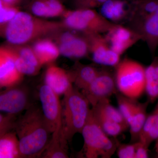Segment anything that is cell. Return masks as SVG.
<instances>
[{
	"instance_id": "cell-33",
	"label": "cell",
	"mask_w": 158,
	"mask_h": 158,
	"mask_svg": "<svg viewBox=\"0 0 158 158\" xmlns=\"http://www.w3.org/2000/svg\"><path fill=\"white\" fill-rule=\"evenodd\" d=\"M135 143V158H147L148 155V147L141 141H137Z\"/></svg>"
},
{
	"instance_id": "cell-22",
	"label": "cell",
	"mask_w": 158,
	"mask_h": 158,
	"mask_svg": "<svg viewBox=\"0 0 158 158\" xmlns=\"http://www.w3.org/2000/svg\"><path fill=\"white\" fill-rule=\"evenodd\" d=\"M149 102L140 103L135 100L132 119L129 126L131 141L132 143L138 141L139 135L147 117V109Z\"/></svg>"
},
{
	"instance_id": "cell-27",
	"label": "cell",
	"mask_w": 158,
	"mask_h": 158,
	"mask_svg": "<svg viewBox=\"0 0 158 158\" xmlns=\"http://www.w3.org/2000/svg\"><path fill=\"white\" fill-rule=\"evenodd\" d=\"M91 109L97 113L101 114L106 118H109L118 123L129 125L120 113L119 110L113 106L110 102L109 99L103 100L98 103Z\"/></svg>"
},
{
	"instance_id": "cell-36",
	"label": "cell",
	"mask_w": 158,
	"mask_h": 158,
	"mask_svg": "<svg viewBox=\"0 0 158 158\" xmlns=\"http://www.w3.org/2000/svg\"><path fill=\"white\" fill-rule=\"evenodd\" d=\"M59 1H61V2H62V3L64 2H65L66 0H59Z\"/></svg>"
},
{
	"instance_id": "cell-34",
	"label": "cell",
	"mask_w": 158,
	"mask_h": 158,
	"mask_svg": "<svg viewBox=\"0 0 158 158\" xmlns=\"http://www.w3.org/2000/svg\"><path fill=\"white\" fill-rule=\"evenodd\" d=\"M3 3L7 6H15L22 0H2Z\"/></svg>"
},
{
	"instance_id": "cell-19",
	"label": "cell",
	"mask_w": 158,
	"mask_h": 158,
	"mask_svg": "<svg viewBox=\"0 0 158 158\" xmlns=\"http://www.w3.org/2000/svg\"><path fill=\"white\" fill-rule=\"evenodd\" d=\"M30 10L39 18H52L62 16L67 9L59 0H31Z\"/></svg>"
},
{
	"instance_id": "cell-29",
	"label": "cell",
	"mask_w": 158,
	"mask_h": 158,
	"mask_svg": "<svg viewBox=\"0 0 158 158\" xmlns=\"http://www.w3.org/2000/svg\"><path fill=\"white\" fill-rule=\"evenodd\" d=\"M107 0H66L73 9L99 8Z\"/></svg>"
},
{
	"instance_id": "cell-35",
	"label": "cell",
	"mask_w": 158,
	"mask_h": 158,
	"mask_svg": "<svg viewBox=\"0 0 158 158\" xmlns=\"http://www.w3.org/2000/svg\"><path fill=\"white\" fill-rule=\"evenodd\" d=\"M155 151L157 157L158 158V138L156 140Z\"/></svg>"
},
{
	"instance_id": "cell-17",
	"label": "cell",
	"mask_w": 158,
	"mask_h": 158,
	"mask_svg": "<svg viewBox=\"0 0 158 158\" xmlns=\"http://www.w3.org/2000/svg\"><path fill=\"white\" fill-rule=\"evenodd\" d=\"M135 32L145 43L152 55L158 47V5L155 11L142 23Z\"/></svg>"
},
{
	"instance_id": "cell-1",
	"label": "cell",
	"mask_w": 158,
	"mask_h": 158,
	"mask_svg": "<svg viewBox=\"0 0 158 158\" xmlns=\"http://www.w3.org/2000/svg\"><path fill=\"white\" fill-rule=\"evenodd\" d=\"M21 158L41 157L50 140L52 133L41 108L32 104L15 124Z\"/></svg>"
},
{
	"instance_id": "cell-7",
	"label": "cell",
	"mask_w": 158,
	"mask_h": 158,
	"mask_svg": "<svg viewBox=\"0 0 158 158\" xmlns=\"http://www.w3.org/2000/svg\"><path fill=\"white\" fill-rule=\"evenodd\" d=\"M28 88L21 84L0 88V113L17 116L32 105Z\"/></svg>"
},
{
	"instance_id": "cell-15",
	"label": "cell",
	"mask_w": 158,
	"mask_h": 158,
	"mask_svg": "<svg viewBox=\"0 0 158 158\" xmlns=\"http://www.w3.org/2000/svg\"><path fill=\"white\" fill-rule=\"evenodd\" d=\"M44 84L58 95H63L73 86L69 71L53 65H49L44 74Z\"/></svg>"
},
{
	"instance_id": "cell-26",
	"label": "cell",
	"mask_w": 158,
	"mask_h": 158,
	"mask_svg": "<svg viewBox=\"0 0 158 158\" xmlns=\"http://www.w3.org/2000/svg\"><path fill=\"white\" fill-rule=\"evenodd\" d=\"M91 111L99 126L109 137L116 138L129 128L125 125L118 123L106 118L94 112L92 109H91Z\"/></svg>"
},
{
	"instance_id": "cell-25",
	"label": "cell",
	"mask_w": 158,
	"mask_h": 158,
	"mask_svg": "<svg viewBox=\"0 0 158 158\" xmlns=\"http://www.w3.org/2000/svg\"><path fill=\"white\" fill-rule=\"evenodd\" d=\"M146 85L145 91L148 101L154 102L158 99V57L145 68Z\"/></svg>"
},
{
	"instance_id": "cell-2",
	"label": "cell",
	"mask_w": 158,
	"mask_h": 158,
	"mask_svg": "<svg viewBox=\"0 0 158 158\" xmlns=\"http://www.w3.org/2000/svg\"><path fill=\"white\" fill-rule=\"evenodd\" d=\"M65 28L62 22L48 21L19 11L3 30L12 45H22L44 36L58 33Z\"/></svg>"
},
{
	"instance_id": "cell-18",
	"label": "cell",
	"mask_w": 158,
	"mask_h": 158,
	"mask_svg": "<svg viewBox=\"0 0 158 158\" xmlns=\"http://www.w3.org/2000/svg\"><path fill=\"white\" fill-rule=\"evenodd\" d=\"M68 141L65 138L62 123L52 133V136L41 157L44 158H67Z\"/></svg>"
},
{
	"instance_id": "cell-10",
	"label": "cell",
	"mask_w": 158,
	"mask_h": 158,
	"mask_svg": "<svg viewBox=\"0 0 158 158\" xmlns=\"http://www.w3.org/2000/svg\"><path fill=\"white\" fill-rule=\"evenodd\" d=\"M58 39L60 55L64 56L78 59L90 54L88 40L85 34L64 29L60 31Z\"/></svg>"
},
{
	"instance_id": "cell-23",
	"label": "cell",
	"mask_w": 158,
	"mask_h": 158,
	"mask_svg": "<svg viewBox=\"0 0 158 158\" xmlns=\"http://www.w3.org/2000/svg\"><path fill=\"white\" fill-rule=\"evenodd\" d=\"M0 158H21L18 138L14 130L0 136Z\"/></svg>"
},
{
	"instance_id": "cell-3",
	"label": "cell",
	"mask_w": 158,
	"mask_h": 158,
	"mask_svg": "<svg viewBox=\"0 0 158 158\" xmlns=\"http://www.w3.org/2000/svg\"><path fill=\"white\" fill-rule=\"evenodd\" d=\"M63 95L62 127L65 138L70 142L76 134L81 133L91 109L87 98L74 86Z\"/></svg>"
},
{
	"instance_id": "cell-31",
	"label": "cell",
	"mask_w": 158,
	"mask_h": 158,
	"mask_svg": "<svg viewBox=\"0 0 158 158\" xmlns=\"http://www.w3.org/2000/svg\"><path fill=\"white\" fill-rule=\"evenodd\" d=\"M17 116L0 113V136L14 130L15 124Z\"/></svg>"
},
{
	"instance_id": "cell-12",
	"label": "cell",
	"mask_w": 158,
	"mask_h": 158,
	"mask_svg": "<svg viewBox=\"0 0 158 158\" xmlns=\"http://www.w3.org/2000/svg\"><path fill=\"white\" fill-rule=\"evenodd\" d=\"M104 37L111 49L120 56L141 40L135 31L120 24H116Z\"/></svg>"
},
{
	"instance_id": "cell-8",
	"label": "cell",
	"mask_w": 158,
	"mask_h": 158,
	"mask_svg": "<svg viewBox=\"0 0 158 158\" xmlns=\"http://www.w3.org/2000/svg\"><path fill=\"white\" fill-rule=\"evenodd\" d=\"M114 74L106 69L99 70L98 74L87 88L81 90L91 107L101 101L109 99L117 93Z\"/></svg>"
},
{
	"instance_id": "cell-32",
	"label": "cell",
	"mask_w": 158,
	"mask_h": 158,
	"mask_svg": "<svg viewBox=\"0 0 158 158\" xmlns=\"http://www.w3.org/2000/svg\"><path fill=\"white\" fill-rule=\"evenodd\" d=\"M116 152L119 158H135V143L127 144L119 143Z\"/></svg>"
},
{
	"instance_id": "cell-5",
	"label": "cell",
	"mask_w": 158,
	"mask_h": 158,
	"mask_svg": "<svg viewBox=\"0 0 158 158\" xmlns=\"http://www.w3.org/2000/svg\"><path fill=\"white\" fill-rule=\"evenodd\" d=\"M84 138L83 153L86 158H110L116 152L119 142L108 136L99 126L90 109L81 132Z\"/></svg>"
},
{
	"instance_id": "cell-9",
	"label": "cell",
	"mask_w": 158,
	"mask_h": 158,
	"mask_svg": "<svg viewBox=\"0 0 158 158\" xmlns=\"http://www.w3.org/2000/svg\"><path fill=\"white\" fill-rule=\"evenodd\" d=\"M38 94L44 118L52 134L62 123L59 95L45 84L40 86Z\"/></svg>"
},
{
	"instance_id": "cell-20",
	"label": "cell",
	"mask_w": 158,
	"mask_h": 158,
	"mask_svg": "<svg viewBox=\"0 0 158 158\" xmlns=\"http://www.w3.org/2000/svg\"><path fill=\"white\" fill-rule=\"evenodd\" d=\"M98 72L99 69L94 66L77 62L69 73L74 87L82 90L92 83Z\"/></svg>"
},
{
	"instance_id": "cell-6",
	"label": "cell",
	"mask_w": 158,
	"mask_h": 158,
	"mask_svg": "<svg viewBox=\"0 0 158 158\" xmlns=\"http://www.w3.org/2000/svg\"><path fill=\"white\" fill-rule=\"evenodd\" d=\"M62 23L65 29L85 34H105L116 24L105 19L94 9L66 10Z\"/></svg>"
},
{
	"instance_id": "cell-24",
	"label": "cell",
	"mask_w": 158,
	"mask_h": 158,
	"mask_svg": "<svg viewBox=\"0 0 158 158\" xmlns=\"http://www.w3.org/2000/svg\"><path fill=\"white\" fill-rule=\"evenodd\" d=\"M158 138V100L152 113L148 115L138 141L149 147L153 141Z\"/></svg>"
},
{
	"instance_id": "cell-13",
	"label": "cell",
	"mask_w": 158,
	"mask_h": 158,
	"mask_svg": "<svg viewBox=\"0 0 158 158\" xmlns=\"http://www.w3.org/2000/svg\"><path fill=\"white\" fill-rule=\"evenodd\" d=\"M23 77L18 71L15 55L11 47H0V88H8L20 84Z\"/></svg>"
},
{
	"instance_id": "cell-11",
	"label": "cell",
	"mask_w": 158,
	"mask_h": 158,
	"mask_svg": "<svg viewBox=\"0 0 158 158\" xmlns=\"http://www.w3.org/2000/svg\"><path fill=\"white\" fill-rule=\"evenodd\" d=\"M85 35L94 62L105 66L115 67L117 65L121 60V56L111 49L104 36L100 34Z\"/></svg>"
},
{
	"instance_id": "cell-14",
	"label": "cell",
	"mask_w": 158,
	"mask_h": 158,
	"mask_svg": "<svg viewBox=\"0 0 158 158\" xmlns=\"http://www.w3.org/2000/svg\"><path fill=\"white\" fill-rule=\"evenodd\" d=\"M11 47L15 55V62L18 71L23 75H34L41 65L32 48L22 45Z\"/></svg>"
},
{
	"instance_id": "cell-30",
	"label": "cell",
	"mask_w": 158,
	"mask_h": 158,
	"mask_svg": "<svg viewBox=\"0 0 158 158\" xmlns=\"http://www.w3.org/2000/svg\"><path fill=\"white\" fill-rule=\"evenodd\" d=\"M18 11L15 6H8L5 4L0 7V29L4 30Z\"/></svg>"
},
{
	"instance_id": "cell-28",
	"label": "cell",
	"mask_w": 158,
	"mask_h": 158,
	"mask_svg": "<svg viewBox=\"0 0 158 158\" xmlns=\"http://www.w3.org/2000/svg\"><path fill=\"white\" fill-rule=\"evenodd\" d=\"M118 110L130 126L132 119L133 109L135 100L130 98L121 94H116Z\"/></svg>"
},
{
	"instance_id": "cell-21",
	"label": "cell",
	"mask_w": 158,
	"mask_h": 158,
	"mask_svg": "<svg viewBox=\"0 0 158 158\" xmlns=\"http://www.w3.org/2000/svg\"><path fill=\"white\" fill-rule=\"evenodd\" d=\"M32 48L41 66L53 62L60 55L58 45L47 38H40Z\"/></svg>"
},
{
	"instance_id": "cell-16",
	"label": "cell",
	"mask_w": 158,
	"mask_h": 158,
	"mask_svg": "<svg viewBox=\"0 0 158 158\" xmlns=\"http://www.w3.org/2000/svg\"><path fill=\"white\" fill-rule=\"evenodd\" d=\"M131 4L127 0H107L99 7V13L109 21L115 24L127 19Z\"/></svg>"
},
{
	"instance_id": "cell-4",
	"label": "cell",
	"mask_w": 158,
	"mask_h": 158,
	"mask_svg": "<svg viewBox=\"0 0 158 158\" xmlns=\"http://www.w3.org/2000/svg\"><path fill=\"white\" fill-rule=\"evenodd\" d=\"M115 68L116 88L120 93L133 99L141 96L145 92L146 67L138 61L125 58Z\"/></svg>"
}]
</instances>
